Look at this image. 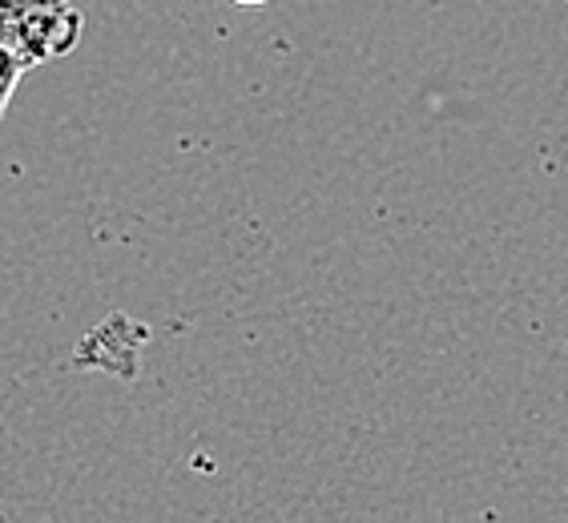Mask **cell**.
<instances>
[{
  "mask_svg": "<svg viewBox=\"0 0 568 523\" xmlns=\"http://www.w3.org/2000/svg\"><path fill=\"white\" fill-rule=\"evenodd\" d=\"M239 9H263V4H271V0H234Z\"/></svg>",
  "mask_w": 568,
  "mask_h": 523,
  "instance_id": "3957f363",
  "label": "cell"
},
{
  "mask_svg": "<svg viewBox=\"0 0 568 523\" xmlns=\"http://www.w3.org/2000/svg\"><path fill=\"white\" fill-rule=\"evenodd\" d=\"M81 33H85V17L81 9H73V0H41L33 9H24L0 41L9 44L12 53H21L24 65L33 69L73 53L81 44Z\"/></svg>",
  "mask_w": 568,
  "mask_h": 523,
  "instance_id": "6da1fadb",
  "label": "cell"
},
{
  "mask_svg": "<svg viewBox=\"0 0 568 523\" xmlns=\"http://www.w3.org/2000/svg\"><path fill=\"white\" fill-rule=\"evenodd\" d=\"M565 4H568V0H565Z\"/></svg>",
  "mask_w": 568,
  "mask_h": 523,
  "instance_id": "277c9868",
  "label": "cell"
},
{
  "mask_svg": "<svg viewBox=\"0 0 568 523\" xmlns=\"http://www.w3.org/2000/svg\"><path fill=\"white\" fill-rule=\"evenodd\" d=\"M24 73H29L24 57L12 53L9 44L0 41V121H4V113H9V101H12V93H17V85H21Z\"/></svg>",
  "mask_w": 568,
  "mask_h": 523,
  "instance_id": "7a4b0ae2",
  "label": "cell"
}]
</instances>
